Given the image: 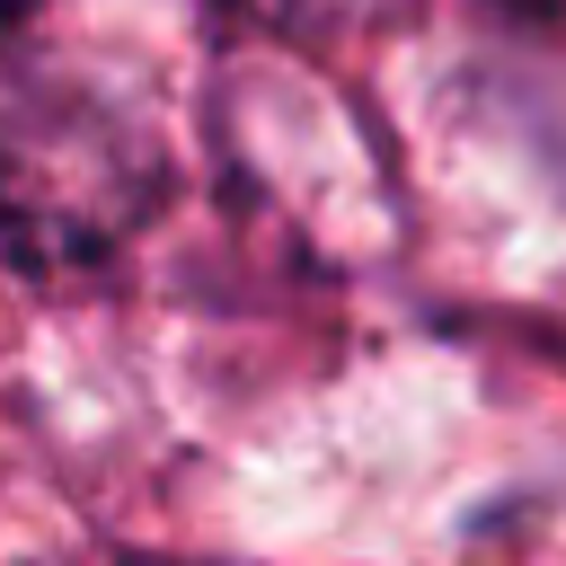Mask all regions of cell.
<instances>
[{
  "label": "cell",
  "mask_w": 566,
  "mask_h": 566,
  "mask_svg": "<svg viewBox=\"0 0 566 566\" xmlns=\"http://www.w3.org/2000/svg\"><path fill=\"white\" fill-rule=\"evenodd\" d=\"M27 9H35V0H0V27H18V18H27Z\"/></svg>",
  "instance_id": "3"
},
{
  "label": "cell",
  "mask_w": 566,
  "mask_h": 566,
  "mask_svg": "<svg viewBox=\"0 0 566 566\" xmlns=\"http://www.w3.org/2000/svg\"><path fill=\"white\" fill-rule=\"evenodd\" d=\"M168 203V150L159 133L71 80H18L0 97V265L27 292H80L124 265V248Z\"/></svg>",
  "instance_id": "1"
},
{
  "label": "cell",
  "mask_w": 566,
  "mask_h": 566,
  "mask_svg": "<svg viewBox=\"0 0 566 566\" xmlns=\"http://www.w3.org/2000/svg\"><path fill=\"white\" fill-rule=\"evenodd\" d=\"M239 9H256V18H274V27H318V18H345L354 0H239Z\"/></svg>",
  "instance_id": "2"
}]
</instances>
